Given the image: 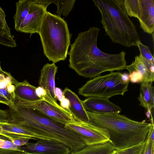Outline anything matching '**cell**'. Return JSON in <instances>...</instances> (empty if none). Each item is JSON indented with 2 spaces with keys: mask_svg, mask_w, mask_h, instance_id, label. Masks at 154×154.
Segmentation results:
<instances>
[{
  "mask_svg": "<svg viewBox=\"0 0 154 154\" xmlns=\"http://www.w3.org/2000/svg\"><path fill=\"white\" fill-rule=\"evenodd\" d=\"M54 91L55 95L57 100H58L60 102L64 98L63 92L60 88L57 87H55Z\"/></svg>",
  "mask_w": 154,
  "mask_h": 154,
  "instance_id": "cell-34",
  "label": "cell"
},
{
  "mask_svg": "<svg viewBox=\"0 0 154 154\" xmlns=\"http://www.w3.org/2000/svg\"><path fill=\"white\" fill-rule=\"evenodd\" d=\"M63 94L64 97L69 101V112L72 115L75 120L89 123V119L82 101L76 94L67 88L64 90Z\"/></svg>",
  "mask_w": 154,
  "mask_h": 154,
  "instance_id": "cell-14",
  "label": "cell"
},
{
  "mask_svg": "<svg viewBox=\"0 0 154 154\" xmlns=\"http://www.w3.org/2000/svg\"><path fill=\"white\" fill-rule=\"evenodd\" d=\"M2 125V123H0V135H2L4 137L5 135L3 133V130Z\"/></svg>",
  "mask_w": 154,
  "mask_h": 154,
  "instance_id": "cell-40",
  "label": "cell"
},
{
  "mask_svg": "<svg viewBox=\"0 0 154 154\" xmlns=\"http://www.w3.org/2000/svg\"><path fill=\"white\" fill-rule=\"evenodd\" d=\"M5 17V13L0 6V28L5 32L11 34L10 29L6 22Z\"/></svg>",
  "mask_w": 154,
  "mask_h": 154,
  "instance_id": "cell-26",
  "label": "cell"
},
{
  "mask_svg": "<svg viewBox=\"0 0 154 154\" xmlns=\"http://www.w3.org/2000/svg\"><path fill=\"white\" fill-rule=\"evenodd\" d=\"M87 112L91 124L107 131L110 142L117 150L144 142L151 124L145 120L134 121L117 113Z\"/></svg>",
  "mask_w": 154,
  "mask_h": 154,
  "instance_id": "cell-3",
  "label": "cell"
},
{
  "mask_svg": "<svg viewBox=\"0 0 154 154\" xmlns=\"http://www.w3.org/2000/svg\"><path fill=\"white\" fill-rule=\"evenodd\" d=\"M122 79L125 83H128L130 82L129 80V74L126 73L122 74Z\"/></svg>",
  "mask_w": 154,
  "mask_h": 154,
  "instance_id": "cell-38",
  "label": "cell"
},
{
  "mask_svg": "<svg viewBox=\"0 0 154 154\" xmlns=\"http://www.w3.org/2000/svg\"><path fill=\"white\" fill-rule=\"evenodd\" d=\"M101 16V23L112 42L130 47L140 41L136 27L127 12L124 0H93Z\"/></svg>",
  "mask_w": 154,
  "mask_h": 154,
  "instance_id": "cell-4",
  "label": "cell"
},
{
  "mask_svg": "<svg viewBox=\"0 0 154 154\" xmlns=\"http://www.w3.org/2000/svg\"><path fill=\"white\" fill-rule=\"evenodd\" d=\"M13 77L0 74V89H4L10 83H12Z\"/></svg>",
  "mask_w": 154,
  "mask_h": 154,
  "instance_id": "cell-28",
  "label": "cell"
},
{
  "mask_svg": "<svg viewBox=\"0 0 154 154\" xmlns=\"http://www.w3.org/2000/svg\"><path fill=\"white\" fill-rule=\"evenodd\" d=\"M0 74H3L7 76H9L11 75L10 73L4 71L3 70H0Z\"/></svg>",
  "mask_w": 154,
  "mask_h": 154,
  "instance_id": "cell-41",
  "label": "cell"
},
{
  "mask_svg": "<svg viewBox=\"0 0 154 154\" xmlns=\"http://www.w3.org/2000/svg\"><path fill=\"white\" fill-rule=\"evenodd\" d=\"M125 69L129 73L136 71L142 75L143 82H152L154 81V63L151 62L140 54L135 57L132 63L126 66Z\"/></svg>",
  "mask_w": 154,
  "mask_h": 154,
  "instance_id": "cell-15",
  "label": "cell"
},
{
  "mask_svg": "<svg viewBox=\"0 0 154 154\" xmlns=\"http://www.w3.org/2000/svg\"><path fill=\"white\" fill-rule=\"evenodd\" d=\"M65 127L81 136L87 146L110 142L109 134L106 129L95 126L90 122L75 121L66 124Z\"/></svg>",
  "mask_w": 154,
  "mask_h": 154,
  "instance_id": "cell-9",
  "label": "cell"
},
{
  "mask_svg": "<svg viewBox=\"0 0 154 154\" xmlns=\"http://www.w3.org/2000/svg\"><path fill=\"white\" fill-rule=\"evenodd\" d=\"M0 154H28L20 149H11L0 148Z\"/></svg>",
  "mask_w": 154,
  "mask_h": 154,
  "instance_id": "cell-31",
  "label": "cell"
},
{
  "mask_svg": "<svg viewBox=\"0 0 154 154\" xmlns=\"http://www.w3.org/2000/svg\"><path fill=\"white\" fill-rule=\"evenodd\" d=\"M122 75L119 72H112L106 75H98L87 81L79 89V94L87 97L108 99L116 95H123L128 91L129 82L123 81Z\"/></svg>",
  "mask_w": 154,
  "mask_h": 154,
  "instance_id": "cell-6",
  "label": "cell"
},
{
  "mask_svg": "<svg viewBox=\"0 0 154 154\" xmlns=\"http://www.w3.org/2000/svg\"><path fill=\"white\" fill-rule=\"evenodd\" d=\"M128 16L137 18L140 27L150 34L154 31V0H124Z\"/></svg>",
  "mask_w": 154,
  "mask_h": 154,
  "instance_id": "cell-8",
  "label": "cell"
},
{
  "mask_svg": "<svg viewBox=\"0 0 154 154\" xmlns=\"http://www.w3.org/2000/svg\"><path fill=\"white\" fill-rule=\"evenodd\" d=\"M8 123L20 125L37 133L64 144L71 151H76L86 145L81 137L67 129L65 124L59 122L35 109L9 107Z\"/></svg>",
  "mask_w": 154,
  "mask_h": 154,
  "instance_id": "cell-2",
  "label": "cell"
},
{
  "mask_svg": "<svg viewBox=\"0 0 154 154\" xmlns=\"http://www.w3.org/2000/svg\"><path fill=\"white\" fill-rule=\"evenodd\" d=\"M9 119V113L8 109L2 110L0 109V123H8Z\"/></svg>",
  "mask_w": 154,
  "mask_h": 154,
  "instance_id": "cell-32",
  "label": "cell"
},
{
  "mask_svg": "<svg viewBox=\"0 0 154 154\" xmlns=\"http://www.w3.org/2000/svg\"><path fill=\"white\" fill-rule=\"evenodd\" d=\"M6 88L9 93L13 95L14 97H15V86L14 85L12 84V83H10L7 86Z\"/></svg>",
  "mask_w": 154,
  "mask_h": 154,
  "instance_id": "cell-37",
  "label": "cell"
},
{
  "mask_svg": "<svg viewBox=\"0 0 154 154\" xmlns=\"http://www.w3.org/2000/svg\"><path fill=\"white\" fill-rule=\"evenodd\" d=\"M3 133L27 137L37 141L54 140L24 127L9 123H2Z\"/></svg>",
  "mask_w": 154,
  "mask_h": 154,
  "instance_id": "cell-16",
  "label": "cell"
},
{
  "mask_svg": "<svg viewBox=\"0 0 154 154\" xmlns=\"http://www.w3.org/2000/svg\"><path fill=\"white\" fill-rule=\"evenodd\" d=\"M38 34L44 54L55 63L67 57L71 34L66 22L61 17L47 11Z\"/></svg>",
  "mask_w": 154,
  "mask_h": 154,
  "instance_id": "cell-5",
  "label": "cell"
},
{
  "mask_svg": "<svg viewBox=\"0 0 154 154\" xmlns=\"http://www.w3.org/2000/svg\"><path fill=\"white\" fill-rule=\"evenodd\" d=\"M69 102L68 99L64 98L60 101V106L62 108L67 110H69Z\"/></svg>",
  "mask_w": 154,
  "mask_h": 154,
  "instance_id": "cell-35",
  "label": "cell"
},
{
  "mask_svg": "<svg viewBox=\"0 0 154 154\" xmlns=\"http://www.w3.org/2000/svg\"><path fill=\"white\" fill-rule=\"evenodd\" d=\"M32 0H20L16 3V12L13 17L14 28L17 31L28 13Z\"/></svg>",
  "mask_w": 154,
  "mask_h": 154,
  "instance_id": "cell-20",
  "label": "cell"
},
{
  "mask_svg": "<svg viewBox=\"0 0 154 154\" xmlns=\"http://www.w3.org/2000/svg\"><path fill=\"white\" fill-rule=\"evenodd\" d=\"M100 30L94 26L79 33L68 53L69 67L85 78H92L106 71L123 70L127 66L124 51L110 54L98 48Z\"/></svg>",
  "mask_w": 154,
  "mask_h": 154,
  "instance_id": "cell-1",
  "label": "cell"
},
{
  "mask_svg": "<svg viewBox=\"0 0 154 154\" xmlns=\"http://www.w3.org/2000/svg\"><path fill=\"white\" fill-rule=\"evenodd\" d=\"M14 37L0 28V44L11 48L16 47L17 45Z\"/></svg>",
  "mask_w": 154,
  "mask_h": 154,
  "instance_id": "cell-22",
  "label": "cell"
},
{
  "mask_svg": "<svg viewBox=\"0 0 154 154\" xmlns=\"http://www.w3.org/2000/svg\"><path fill=\"white\" fill-rule=\"evenodd\" d=\"M145 144L141 154H154V145L151 143L150 140L146 138Z\"/></svg>",
  "mask_w": 154,
  "mask_h": 154,
  "instance_id": "cell-29",
  "label": "cell"
},
{
  "mask_svg": "<svg viewBox=\"0 0 154 154\" xmlns=\"http://www.w3.org/2000/svg\"><path fill=\"white\" fill-rule=\"evenodd\" d=\"M82 101L85 110L91 113L119 114L122 111L120 107L107 98L90 97Z\"/></svg>",
  "mask_w": 154,
  "mask_h": 154,
  "instance_id": "cell-12",
  "label": "cell"
},
{
  "mask_svg": "<svg viewBox=\"0 0 154 154\" xmlns=\"http://www.w3.org/2000/svg\"><path fill=\"white\" fill-rule=\"evenodd\" d=\"M6 134V137L18 147L25 145L28 142L30 139L29 138L26 137L9 134Z\"/></svg>",
  "mask_w": 154,
  "mask_h": 154,
  "instance_id": "cell-25",
  "label": "cell"
},
{
  "mask_svg": "<svg viewBox=\"0 0 154 154\" xmlns=\"http://www.w3.org/2000/svg\"><path fill=\"white\" fill-rule=\"evenodd\" d=\"M36 93L37 96L42 99H44L49 102L53 101L48 95L45 90L40 86L37 87Z\"/></svg>",
  "mask_w": 154,
  "mask_h": 154,
  "instance_id": "cell-30",
  "label": "cell"
},
{
  "mask_svg": "<svg viewBox=\"0 0 154 154\" xmlns=\"http://www.w3.org/2000/svg\"><path fill=\"white\" fill-rule=\"evenodd\" d=\"M0 103L8 106L9 107L12 105L11 103L4 97L1 93L0 91Z\"/></svg>",
  "mask_w": 154,
  "mask_h": 154,
  "instance_id": "cell-36",
  "label": "cell"
},
{
  "mask_svg": "<svg viewBox=\"0 0 154 154\" xmlns=\"http://www.w3.org/2000/svg\"><path fill=\"white\" fill-rule=\"evenodd\" d=\"M12 103L11 106L28 108L38 110L56 121L65 124L75 121L68 110L61 107L57 103H53L44 99L29 101L15 96L12 100Z\"/></svg>",
  "mask_w": 154,
  "mask_h": 154,
  "instance_id": "cell-7",
  "label": "cell"
},
{
  "mask_svg": "<svg viewBox=\"0 0 154 154\" xmlns=\"http://www.w3.org/2000/svg\"><path fill=\"white\" fill-rule=\"evenodd\" d=\"M108 154H117V151L115 149L113 151Z\"/></svg>",
  "mask_w": 154,
  "mask_h": 154,
  "instance_id": "cell-43",
  "label": "cell"
},
{
  "mask_svg": "<svg viewBox=\"0 0 154 154\" xmlns=\"http://www.w3.org/2000/svg\"><path fill=\"white\" fill-rule=\"evenodd\" d=\"M75 0H52V3L57 6L56 15L61 17V15L66 17L73 8Z\"/></svg>",
  "mask_w": 154,
  "mask_h": 154,
  "instance_id": "cell-21",
  "label": "cell"
},
{
  "mask_svg": "<svg viewBox=\"0 0 154 154\" xmlns=\"http://www.w3.org/2000/svg\"><path fill=\"white\" fill-rule=\"evenodd\" d=\"M57 68L53 63L45 65L41 70L38 81L39 86L45 90L48 95L56 103L57 100L54 91L55 79Z\"/></svg>",
  "mask_w": 154,
  "mask_h": 154,
  "instance_id": "cell-13",
  "label": "cell"
},
{
  "mask_svg": "<svg viewBox=\"0 0 154 154\" xmlns=\"http://www.w3.org/2000/svg\"><path fill=\"white\" fill-rule=\"evenodd\" d=\"M51 0H32L28 13L17 31L30 34V36L38 33L45 15L47 8L52 3Z\"/></svg>",
  "mask_w": 154,
  "mask_h": 154,
  "instance_id": "cell-10",
  "label": "cell"
},
{
  "mask_svg": "<svg viewBox=\"0 0 154 154\" xmlns=\"http://www.w3.org/2000/svg\"><path fill=\"white\" fill-rule=\"evenodd\" d=\"M5 140L0 138V148H2Z\"/></svg>",
  "mask_w": 154,
  "mask_h": 154,
  "instance_id": "cell-42",
  "label": "cell"
},
{
  "mask_svg": "<svg viewBox=\"0 0 154 154\" xmlns=\"http://www.w3.org/2000/svg\"><path fill=\"white\" fill-rule=\"evenodd\" d=\"M145 142L125 149L117 150V154H141Z\"/></svg>",
  "mask_w": 154,
  "mask_h": 154,
  "instance_id": "cell-23",
  "label": "cell"
},
{
  "mask_svg": "<svg viewBox=\"0 0 154 154\" xmlns=\"http://www.w3.org/2000/svg\"><path fill=\"white\" fill-rule=\"evenodd\" d=\"M152 82H143L140 85V94L138 99L140 105L147 110L154 108V87Z\"/></svg>",
  "mask_w": 154,
  "mask_h": 154,
  "instance_id": "cell-18",
  "label": "cell"
},
{
  "mask_svg": "<svg viewBox=\"0 0 154 154\" xmlns=\"http://www.w3.org/2000/svg\"><path fill=\"white\" fill-rule=\"evenodd\" d=\"M137 46L139 49L140 55L148 61L154 63L153 56L148 46L143 44L140 40L138 42Z\"/></svg>",
  "mask_w": 154,
  "mask_h": 154,
  "instance_id": "cell-24",
  "label": "cell"
},
{
  "mask_svg": "<svg viewBox=\"0 0 154 154\" xmlns=\"http://www.w3.org/2000/svg\"><path fill=\"white\" fill-rule=\"evenodd\" d=\"M151 115V110L148 109L146 113V115L147 117V118L150 119Z\"/></svg>",
  "mask_w": 154,
  "mask_h": 154,
  "instance_id": "cell-39",
  "label": "cell"
},
{
  "mask_svg": "<svg viewBox=\"0 0 154 154\" xmlns=\"http://www.w3.org/2000/svg\"><path fill=\"white\" fill-rule=\"evenodd\" d=\"M115 149L110 142L91 146H86L76 151H71L70 154H108Z\"/></svg>",
  "mask_w": 154,
  "mask_h": 154,
  "instance_id": "cell-19",
  "label": "cell"
},
{
  "mask_svg": "<svg viewBox=\"0 0 154 154\" xmlns=\"http://www.w3.org/2000/svg\"><path fill=\"white\" fill-rule=\"evenodd\" d=\"M12 83L15 85V96L17 97L31 101L42 99L36 94L37 87L30 84L26 80L20 82L13 78Z\"/></svg>",
  "mask_w": 154,
  "mask_h": 154,
  "instance_id": "cell-17",
  "label": "cell"
},
{
  "mask_svg": "<svg viewBox=\"0 0 154 154\" xmlns=\"http://www.w3.org/2000/svg\"><path fill=\"white\" fill-rule=\"evenodd\" d=\"M154 122L150 124L148 133L146 137L150 140L152 143L154 145Z\"/></svg>",
  "mask_w": 154,
  "mask_h": 154,
  "instance_id": "cell-33",
  "label": "cell"
},
{
  "mask_svg": "<svg viewBox=\"0 0 154 154\" xmlns=\"http://www.w3.org/2000/svg\"><path fill=\"white\" fill-rule=\"evenodd\" d=\"M0 70H3L1 68V66L0 61Z\"/></svg>",
  "mask_w": 154,
  "mask_h": 154,
  "instance_id": "cell-44",
  "label": "cell"
},
{
  "mask_svg": "<svg viewBox=\"0 0 154 154\" xmlns=\"http://www.w3.org/2000/svg\"><path fill=\"white\" fill-rule=\"evenodd\" d=\"M18 149L28 154H70L71 152L68 146L55 140L28 142L25 145L18 147Z\"/></svg>",
  "mask_w": 154,
  "mask_h": 154,
  "instance_id": "cell-11",
  "label": "cell"
},
{
  "mask_svg": "<svg viewBox=\"0 0 154 154\" xmlns=\"http://www.w3.org/2000/svg\"><path fill=\"white\" fill-rule=\"evenodd\" d=\"M129 73V81L131 83H142L143 82L142 76L137 72L133 71Z\"/></svg>",
  "mask_w": 154,
  "mask_h": 154,
  "instance_id": "cell-27",
  "label": "cell"
}]
</instances>
